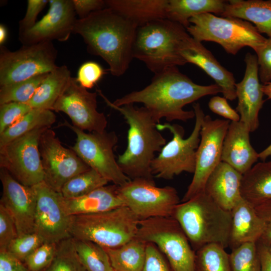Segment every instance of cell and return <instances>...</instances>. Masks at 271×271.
Here are the masks:
<instances>
[{
	"mask_svg": "<svg viewBox=\"0 0 271 271\" xmlns=\"http://www.w3.org/2000/svg\"><path fill=\"white\" fill-rule=\"evenodd\" d=\"M240 191L254 206L271 200V161L256 163L242 175Z\"/></svg>",
	"mask_w": 271,
	"mask_h": 271,
	"instance_id": "28",
	"label": "cell"
},
{
	"mask_svg": "<svg viewBox=\"0 0 271 271\" xmlns=\"http://www.w3.org/2000/svg\"><path fill=\"white\" fill-rule=\"evenodd\" d=\"M258 67V77L262 84L271 81V37L255 51Z\"/></svg>",
	"mask_w": 271,
	"mask_h": 271,
	"instance_id": "44",
	"label": "cell"
},
{
	"mask_svg": "<svg viewBox=\"0 0 271 271\" xmlns=\"http://www.w3.org/2000/svg\"><path fill=\"white\" fill-rule=\"evenodd\" d=\"M189 35L185 27L167 19L149 22L137 28L133 57L143 62L154 74L184 65L187 63L179 47Z\"/></svg>",
	"mask_w": 271,
	"mask_h": 271,
	"instance_id": "5",
	"label": "cell"
},
{
	"mask_svg": "<svg viewBox=\"0 0 271 271\" xmlns=\"http://www.w3.org/2000/svg\"><path fill=\"white\" fill-rule=\"evenodd\" d=\"M195 122L190 136L184 139L182 126L169 123H158L159 131L168 129L173 134L172 139L162 148L158 156L151 163L153 176L156 178L171 180L183 172L194 173L196 151L200 140V130L205 114L198 103L193 105Z\"/></svg>",
	"mask_w": 271,
	"mask_h": 271,
	"instance_id": "8",
	"label": "cell"
},
{
	"mask_svg": "<svg viewBox=\"0 0 271 271\" xmlns=\"http://www.w3.org/2000/svg\"><path fill=\"white\" fill-rule=\"evenodd\" d=\"M39 150L44 173V182L60 192L64 185L90 168L72 149L64 147L50 128L42 134Z\"/></svg>",
	"mask_w": 271,
	"mask_h": 271,
	"instance_id": "15",
	"label": "cell"
},
{
	"mask_svg": "<svg viewBox=\"0 0 271 271\" xmlns=\"http://www.w3.org/2000/svg\"><path fill=\"white\" fill-rule=\"evenodd\" d=\"M71 77L70 71L66 65L58 66L47 74L28 103L32 108L52 110Z\"/></svg>",
	"mask_w": 271,
	"mask_h": 271,
	"instance_id": "29",
	"label": "cell"
},
{
	"mask_svg": "<svg viewBox=\"0 0 271 271\" xmlns=\"http://www.w3.org/2000/svg\"><path fill=\"white\" fill-rule=\"evenodd\" d=\"M256 245L260 259L261 271H271V248L259 241L256 242Z\"/></svg>",
	"mask_w": 271,
	"mask_h": 271,
	"instance_id": "51",
	"label": "cell"
},
{
	"mask_svg": "<svg viewBox=\"0 0 271 271\" xmlns=\"http://www.w3.org/2000/svg\"><path fill=\"white\" fill-rule=\"evenodd\" d=\"M57 53L52 42L23 45L15 51L0 45V86L51 72L58 66Z\"/></svg>",
	"mask_w": 271,
	"mask_h": 271,
	"instance_id": "11",
	"label": "cell"
},
{
	"mask_svg": "<svg viewBox=\"0 0 271 271\" xmlns=\"http://www.w3.org/2000/svg\"><path fill=\"white\" fill-rule=\"evenodd\" d=\"M56 119L51 110L32 108L0 134V147L37 128H50Z\"/></svg>",
	"mask_w": 271,
	"mask_h": 271,
	"instance_id": "32",
	"label": "cell"
},
{
	"mask_svg": "<svg viewBox=\"0 0 271 271\" xmlns=\"http://www.w3.org/2000/svg\"><path fill=\"white\" fill-rule=\"evenodd\" d=\"M47 128H37L0 147L1 168L26 186L33 187L44 181L39 142Z\"/></svg>",
	"mask_w": 271,
	"mask_h": 271,
	"instance_id": "13",
	"label": "cell"
},
{
	"mask_svg": "<svg viewBox=\"0 0 271 271\" xmlns=\"http://www.w3.org/2000/svg\"><path fill=\"white\" fill-rule=\"evenodd\" d=\"M47 13L29 30L19 34L22 45L57 40L65 42L73 33L77 19L72 0H49Z\"/></svg>",
	"mask_w": 271,
	"mask_h": 271,
	"instance_id": "18",
	"label": "cell"
},
{
	"mask_svg": "<svg viewBox=\"0 0 271 271\" xmlns=\"http://www.w3.org/2000/svg\"><path fill=\"white\" fill-rule=\"evenodd\" d=\"M3 187L1 203L13 217L18 236L34 232L36 193L34 187L22 185L5 169L1 168Z\"/></svg>",
	"mask_w": 271,
	"mask_h": 271,
	"instance_id": "19",
	"label": "cell"
},
{
	"mask_svg": "<svg viewBox=\"0 0 271 271\" xmlns=\"http://www.w3.org/2000/svg\"><path fill=\"white\" fill-rule=\"evenodd\" d=\"M18 236L17 226L13 217L0 204V251H7L11 242Z\"/></svg>",
	"mask_w": 271,
	"mask_h": 271,
	"instance_id": "42",
	"label": "cell"
},
{
	"mask_svg": "<svg viewBox=\"0 0 271 271\" xmlns=\"http://www.w3.org/2000/svg\"><path fill=\"white\" fill-rule=\"evenodd\" d=\"M48 3V0L27 1L25 16L19 23V34L25 32L34 27L37 23L38 16Z\"/></svg>",
	"mask_w": 271,
	"mask_h": 271,
	"instance_id": "46",
	"label": "cell"
},
{
	"mask_svg": "<svg viewBox=\"0 0 271 271\" xmlns=\"http://www.w3.org/2000/svg\"><path fill=\"white\" fill-rule=\"evenodd\" d=\"M78 19H83L93 12L106 8L105 0H72Z\"/></svg>",
	"mask_w": 271,
	"mask_h": 271,
	"instance_id": "49",
	"label": "cell"
},
{
	"mask_svg": "<svg viewBox=\"0 0 271 271\" xmlns=\"http://www.w3.org/2000/svg\"><path fill=\"white\" fill-rule=\"evenodd\" d=\"M189 23L186 30L194 39L218 43L234 55L245 47L255 51L266 39L251 23L237 18L203 13L190 18Z\"/></svg>",
	"mask_w": 271,
	"mask_h": 271,
	"instance_id": "7",
	"label": "cell"
},
{
	"mask_svg": "<svg viewBox=\"0 0 271 271\" xmlns=\"http://www.w3.org/2000/svg\"><path fill=\"white\" fill-rule=\"evenodd\" d=\"M104 73V70L99 64L87 61L80 66L76 78L82 87L90 89L101 79Z\"/></svg>",
	"mask_w": 271,
	"mask_h": 271,
	"instance_id": "43",
	"label": "cell"
},
{
	"mask_svg": "<svg viewBox=\"0 0 271 271\" xmlns=\"http://www.w3.org/2000/svg\"><path fill=\"white\" fill-rule=\"evenodd\" d=\"M44 242L43 239L35 232L26 234L18 236L14 239L7 251L24 262L32 252Z\"/></svg>",
	"mask_w": 271,
	"mask_h": 271,
	"instance_id": "39",
	"label": "cell"
},
{
	"mask_svg": "<svg viewBox=\"0 0 271 271\" xmlns=\"http://www.w3.org/2000/svg\"><path fill=\"white\" fill-rule=\"evenodd\" d=\"M250 132L241 121H230L223 143L221 161L242 175L250 170L259 159V153L250 144Z\"/></svg>",
	"mask_w": 271,
	"mask_h": 271,
	"instance_id": "22",
	"label": "cell"
},
{
	"mask_svg": "<svg viewBox=\"0 0 271 271\" xmlns=\"http://www.w3.org/2000/svg\"><path fill=\"white\" fill-rule=\"evenodd\" d=\"M109 182L93 169L81 173L71 178L63 186L60 193L66 199L84 196Z\"/></svg>",
	"mask_w": 271,
	"mask_h": 271,
	"instance_id": "35",
	"label": "cell"
},
{
	"mask_svg": "<svg viewBox=\"0 0 271 271\" xmlns=\"http://www.w3.org/2000/svg\"><path fill=\"white\" fill-rule=\"evenodd\" d=\"M118 192L124 205L139 219L171 217L180 199L176 189L171 186L159 187L154 180H130L118 186Z\"/></svg>",
	"mask_w": 271,
	"mask_h": 271,
	"instance_id": "12",
	"label": "cell"
},
{
	"mask_svg": "<svg viewBox=\"0 0 271 271\" xmlns=\"http://www.w3.org/2000/svg\"><path fill=\"white\" fill-rule=\"evenodd\" d=\"M269 157H271V144L259 153V159L262 161H265Z\"/></svg>",
	"mask_w": 271,
	"mask_h": 271,
	"instance_id": "53",
	"label": "cell"
},
{
	"mask_svg": "<svg viewBox=\"0 0 271 271\" xmlns=\"http://www.w3.org/2000/svg\"><path fill=\"white\" fill-rule=\"evenodd\" d=\"M227 1L223 0H168L166 19L186 28L192 17L203 13L221 15Z\"/></svg>",
	"mask_w": 271,
	"mask_h": 271,
	"instance_id": "30",
	"label": "cell"
},
{
	"mask_svg": "<svg viewBox=\"0 0 271 271\" xmlns=\"http://www.w3.org/2000/svg\"><path fill=\"white\" fill-rule=\"evenodd\" d=\"M57 243L44 242L32 252L24 263L30 271H43L52 262Z\"/></svg>",
	"mask_w": 271,
	"mask_h": 271,
	"instance_id": "40",
	"label": "cell"
},
{
	"mask_svg": "<svg viewBox=\"0 0 271 271\" xmlns=\"http://www.w3.org/2000/svg\"><path fill=\"white\" fill-rule=\"evenodd\" d=\"M61 125L69 128L76 134V142L71 149L90 168L117 186L130 180L115 160L113 150L118 137L114 131L86 132L66 120Z\"/></svg>",
	"mask_w": 271,
	"mask_h": 271,
	"instance_id": "10",
	"label": "cell"
},
{
	"mask_svg": "<svg viewBox=\"0 0 271 271\" xmlns=\"http://www.w3.org/2000/svg\"><path fill=\"white\" fill-rule=\"evenodd\" d=\"M220 92L221 89L217 84H196L177 67H172L155 74L150 84L143 89L132 91L111 102L116 106L142 103L159 123L163 117L168 121H186L195 117V113L184 110L186 105Z\"/></svg>",
	"mask_w": 271,
	"mask_h": 271,
	"instance_id": "1",
	"label": "cell"
},
{
	"mask_svg": "<svg viewBox=\"0 0 271 271\" xmlns=\"http://www.w3.org/2000/svg\"><path fill=\"white\" fill-rule=\"evenodd\" d=\"M43 271H86L76 252L73 237L57 243L55 256Z\"/></svg>",
	"mask_w": 271,
	"mask_h": 271,
	"instance_id": "36",
	"label": "cell"
},
{
	"mask_svg": "<svg viewBox=\"0 0 271 271\" xmlns=\"http://www.w3.org/2000/svg\"><path fill=\"white\" fill-rule=\"evenodd\" d=\"M34 187L37 196L34 232L47 243H57L72 237L73 216L64 211L61 194L44 182Z\"/></svg>",
	"mask_w": 271,
	"mask_h": 271,
	"instance_id": "16",
	"label": "cell"
},
{
	"mask_svg": "<svg viewBox=\"0 0 271 271\" xmlns=\"http://www.w3.org/2000/svg\"><path fill=\"white\" fill-rule=\"evenodd\" d=\"M8 37V31L5 26L0 25V45H3Z\"/></svg>",
	"mask_w": 271,
	"mask_h": 271,
	"instance_id": "52",
	"label": "cell"
},
{
	"mask_svg": "<svg viewBox=\"0 0 271 271\" xmlns=\"http://www.w3.org/2000/svg\"><path fill=\"white\" fill-rule=\"evenodd\" d=\"M136 237L156 245L167 259L172 271H195V251L172 217L140 220Z\"/></svg>",
	"mask_w": 271,
	"mask_h": 271,
	"instance_id": "9",
	"label": "cell"
},
{
	"mask_svg": "<svg viewBox=\"0 0 271 271\" xmlns=\"http://www.w3.org/2000/svg\"></svg>",
	"mask_w": 271,
	"mask_h": 271,
	"instance_id": "55",
	"label": "cell"
},
{
	"mask_svg": "<svg viewBox=\"0 0 271 271\" xmlns=\"http://www.w3.org/2000/svg\"><path fill=\"white\" fill-rule=\"evenodd\" d=\"M147 243L137 237L115 248H104L114 271H142Z\"/></svg>",
	"mask_w": 271,
	"mask_h": 271,
	"instance_id": "31",
	"label": "cell"
},
{
	"mask_svg": "<svg viewBox=\"0 0 271 271\" xmlns=\"http://www.w3.org/2000/svg\"><path fill=\"white\" fill-rule=\"evenodd\" d=\"M62 204L70 216L101 212L124 206L118 192V186L115 184L102 186L76 198L62 196Z\"/></svg>",
	"mask_w": 271,
	"mask_h": 271,
	"instance_id": "25",
	"label": "cell"
},
{
	"mask_svg": "<svg viewBox=\"0 0 271 271\" xmlns=\"http://www.w3.org/2000/svg\"><path fill=\"white\" fill-rule=\"evenodd\" d=\"M97 91L108 106L123 115L129 126L126 149L117 160L122 171L130 180H154L151 163L155 153L160 152L166 144L157 128L159 123L144 106L137 107L133 104L116 106L101 90Z\"/></svg>",
	"mask_w": 271,
	"mask_h": 271,
	"instance_id": "3",
	"label": "cell"
},
{
	"mask_svg": "<svg viewBox=\"0 0 271 271\" xmlns=\"http://www.w3.org/2000/svg\"><path fill=\"white\" fill-rule=\"evenodd\" d=\"M179 224L196 251L209 244L229 246L231 215L203 191L179 203L172 216Z\"/></svg>",
	"mask_w": 271,
	"mask_h": 271,
	"instance_id": "4",
	"label": "cell"
},
{
	"mask_svg": "<svg viewBox=\"0 0 271 271\" xmlns=\"http://www.w3.org/2000/svg\"><path fill=\"white\" fill-rule=\"evenodd\" d=\"M254 207L264 223V230L258 241L271 248V200L265 201Z\"/></svg>",
	"mask_w": 271,
	"mask_h": 271,
	"instance_id": "48",
	"label": "cell"
},
{
	"mask_svg": "<svg viewBox=\"0 0 271 271\" xmlns=\"http://www.w3.org/2000/svg\"><path fill=\"white\" fill-rule=\"evenodd\" d=\"M230 120L212 119L205 115L200 130V140L196 151L195 169L191 182L182 202L193 198L204 190L210 175L221 161L223 141Z\"/></svg>",
	"mask_w": 271,
	"mask_h": 271,
	"instance_id": "14",
	"label": "cell"
},
{
	"mask_svg": "<svg viewBox=\"0 0 271 271\" xmlns=\"http://www.w3.org/2000/svg\"><path fill=\"white\" fill-rule=\"evenodd\" d=\"M168 0H105L109 8L135 24L138 27L166 19Z\"/></svg>",
	"mask_w": 271,
	"mask_h": 271,
	"instance_id": "26",
	"label": "cell"
},
{
	"mask_svg": "<svg viewBox=\"0 0 271 271\" xmlns=\"http://www.w3.org/2000/svg\"><path fill=\"white\" fill-rule=\"evenodd\" d=\"M229 246L236 248L246 243H256L264 230V223L255 207L242 198L231 211Z\"/></svg>",
	"mask_w": 271,
	"mask_h": 271,
	"instance_id": "24",
	"label": "cell"
},
{
	"mask_svg": "<svg viewBox=\"0 0 271 271\" xmlns=\"http://www.w3.org/2000/svg\"><path fill=\"white\" fill-rule=\"evenodd\" d=\"M262 89L264 95H265L268 99H271V82L266 84H262Z\"/></svg>",
	"mask_w": 271,
	"mask_h": 271,
	"instance_id": "54",
	"label": "cell"
},
{
	"mask_svg": "<svg viewBox=\"0 0 271 271\" xmlns=\"http://www.w3.org/2000/svg\"><path fill=\"white\" fill-rule=\"evenodd\" d=\"M0 271H30L25 263L7 251H0Z\"/></svg>",
	"mask_w": 271,
	"mask_h": 271,
	"instance_id": "50",
	"label": "cell"
},
{
	"mask_svg": "<svg viewBox=\"0 0 271 271\" xmlns=\"http://www.w3.org/2000/svg\"><path fill=\"white\" fill-rule=\"evenodd\" d=\"M48 73L0 87V105L12 102L27 103Z\"/></svg>",
	"mask_w": 271,
	"mask_h": 271,
	"instance_id": "37",
	"label": "cell"
},
{
	"mask_svg": "<svg viewBox=\"0 0 271 271\" xmlns=\"http://www.w3.org/2000/svg\"><path fill=\"white\" fill-rule=\"evenodd\" d=\"M229 259L232 271H261L256 243H246L231 249Z\"/></svg>",
	"mask_w": 271,
	"mask_h": 271,
	"instance_id": "38",
	"label": "cell"
},
{
	"mask_svg": "<svg viewBox=\"0 0 271 271\" xmlns=\"http://www.w3.org/2000/svg\"><path fill=\"white\" fill-rule=\"evenodd\" d=\"M74 241L76 252L86 271H114L103 246L88 240L74 238Z\"/></svg>",
	"mask_w": 271,
	"mask_h": 271,
	"instance_id": "33",
	"label": "cell"
},
{
	"mask_svg": "<svg viewBox=\"0 0 271 271\" xmlns=\"http://www.w3.org/2000/svg\"><path fill=\"white\" fill-rule=\"evenodd\" d=\"M224 97L214 96L208 102L210 110L227 120L231 121H239L240 116L237 112L233 109L229 104Z\"/></svg>",
	"mask_w": 271,
	"mask_h": 271,
	"instance_id": "47",
	"label": "cell"
},
{
	"mask_svg": "<svg viewBox=\"0 0 271 271\" xmlns=\"http://www.w3.org/2000/svg\"><path fill=\"white\" fill-rule=\"evenodd\" d=\"M195 271H232L229 253L217 244L204 245L195 251Z\"/></svg>",
	"mask_w": 271,
	"mask_h": 271,
	"instance_id": "34",
	"label": "cell"
},
{
	"mask_svg": "<svg viewBox=\"0 0 271 271\" xmlns=\"http://www.w3.org/2000/svg\"><path fill=\"white\" fill-rule=\"evenodd\" d=\"M32 109L28 103L12 102L0 105V134Z\"/></svg>",
	"mask_w": 271,
	"mask_h": 271,
	"instance_id": "41",
	"label": "cell"
},
{
	"mask_svg": "<svg viewBox=\"0 0 271 271\" xmlns=\"http://www.w3.org/2000/svg\"><path fill=\"white\" fill-rule=\"evenodd\" d=\"M246 68L243 79L235 84L238 104L236 111L240 121L250 132L255 131L259 126L258 114L265 101L264 93L258 77V67L256 55L248 52L245 56Z\"/></svg>",
	"mask_w": 271,
	"mask_h": 271,
	"instance_id": "20",
	"label": "cell"
},
{
	"mask_svg": "<svg viewBox=\"0 0 271 271\" xmlns=\"http://www.w3.org/2000/svg\"><path fill=\"white\" fill-rule=\"evenodd\" d=\"M242 177L229 165L221 162L208 177L204 191L221 208L231 211L242 198Z\"/></svg>",
	"mask_w": 271,
	"mask_h": 271,
	"instance_id": "23",
	"label": "cell"
},
{
	"mask_svg": "<svg viewBox=\"0 0 271 271\" xmlns=\"http://www.w3.org/2000/svg\"><path fill=\"white\" fill-rule=\"evenodd\" d=\"M97 93L82 87L71 77L52 110L61 111L71 119L73 125L84 131L102 132L107 124L106 118L97 109Z\"/></svg>",
	"mask_w": 271,
	"mask_h": 271,
	"instance_id": "17",
	"label": "cell"
},
{
	"mask_svg": "<svg viewBox=\"0 0 271 271\" xmlns=\"http://www.w3.org/2000/svg\"><path fill=\"white\" fill-rule=\"evenodd\" d=\"M142 271H172L165 256L153 243H147L146 256Z\"/></svg>",
	"mask_w": 271,
	"mask_h": 271,
	"instance_id": "45",
	"label": "cell"
},
{
	"mask_svg": "<svg viewBox=\"0 0 271 271\" xmlns=\"http://www.w3.org/2000/svg\"><path fill=\"white\" fill-rule=\"evenodd\" d=\"M220 16L237 18L252 23L260 33L271 37V0L227 1Z\"/></svg>",
	"mask_w": 271,
	"mask_h": 271,
	"instance_id": "27",
	"label": "cell"
},
{
	"mask_svg": "<svg viewBox=\"0 0 271 271\" xmlns=\"http://www.w3.org/2000/svg\"><path fill=\"white\" fill-rule=\"evenodd\" d=\"M138 26L111 9L94 12L77 19L73 34L83 39L87 52L100 57L111 75L119 77L127 70L133 58V47Z\"/></svg>",
	"mask_w": 271,
	"mask_h": 271,
	"instance_id": "2",
	"label": "cell"
},
{
	"mask_svg": "<svg viewBox=\"0 0 271 271\" xmlns=\"http://www.w3.org/2000/svg\"><path fill=\"white\" fill-rule=\"evenodd\" d=\"M179 53L186 63L197 66L211 77L221 88L224 97L231 101L236 98L233 74L222 66L202 43L189 35L181 42Z\"/></svg>",
	"mask_w": 271,
	"mask_h": 271,
	"instance_id": "21",
	"label": "cell"
},
{
	"mask_svg": "<svg viewBox=\"0 0 271 271\" xmlns=\"http://www.w3.org/2000/svg\"><path fill=\"white\" fill-rule=\"evenodd\" d=\"M139 219L126 206L96 213L73 216L71 236L104 248L120 246L135 238Z\"/></svg>",
	"mask_w": 271,
	"mask_h": 271,
	"instance_id": "6",
	"label": "cell"
}]
</instances>
